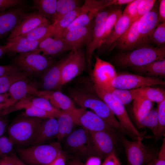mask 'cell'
<instances>
[{
    "label": "cell",
    "instance_id": "cell-23",
    "mask_svg": "<svg viewBox=\"0 0 165 165\" xmlns=\"http://www.w3.org/2000/svg\"><path fill=\"white\" fill-rule=\"evenodd\" d=\"M39 90L31 84L28 80H21L14 83L8 90L9 103L12 105L28 95L40 97Z\"/></svg>",
    "mask_w": 165,
    "mask_h": 165
},
{
    "label": "cell",
    "instance_id": "cell-48",
    "mask_svg": "<svg viewBox=\"0 0 165 165\" xmlns=\"http://www.w3.org/2000/svg\"><path fill=\"white\" fill-rule=\"evenodd\" d=\"M154 165H165V138H164Z\"/></svg>",
    "mask_w": 165,
    "mask_h": 165
},
{
    "label": "cell",
    "instance_id": "cell-5",
    "mask_svg": "<svg viewBox=\"0 0 165 165\" xmlns=\"http://www.w3.org/2000/svg\"><path fill=\"white\" fill-rule=\"evenodd\" d=\"M19 158L28 165H42L50 164L61 152L59 142L49 144H40L25 148L16 149Z\"/></svg>",
    "mask_w": 165,
    "mask_h": 165
},
{
    "label": "cell",
    "instance_id": "cell-35",
    "mask_svg": "<svg viewBox=\"0 0 165 165\" xmlns=\"http://www.w3.org/2000/svg\"><path fill=\"white\" fill-rule=\"evenodd\" d=\"M57 2V0H34L33 8L48 19L54 14Z\"/></svg>",
    "mask_w": 165,
    "mask_h": 165
},
{
    "label": "cell",
    "instance_id": "cell-38",
    "mask_svg": "<svg viewBox=\"0 0 165 165\" xmlns=\"http://www.w3.org/2000/svg\"><path fill=\"white\" fill-rule=\"evenodd\" d=\"M133 101V110L137 120L151 110L154 105L152 101L141 97H136Z\"/></svg>",
    "mask_w": 165,
    "mask_h": 165
},
{
    "label": "cell",
    "instance_id": "cell-44",
    "mask_svg": "<svg viewBox=\"0 0 165 165\" xmlns=\"http://www.w3.org/2000/svg\"><path fill=\"white\" fill-rule=\"evenodd\" d=\"M141 0H133L128 4L124 9L123 13L128 16L131 24L138 20L137 16L139 5Z\"/></svg>",
    "mask_w": 165,
    "mask_h": 165
},
{
    "label": "cell",
    "instance_id": "cell-14",
    "mask_svg": "<svg viewBox=\"0 0 165 165\" xmlns=\"http://www.w3.org/2000/svg\"><path fill=\"white\" fill-rule=\"evenodd\" d=\"M27 13L19 8L0 12V40L8 37Z\"/></svg>",
    "mask_w": 165,
    "mask_h": 165
},
{
    "label": "cell",
    "instance_id": "cell-50",
    "mask_svg": "<svg viewBox=\"0 0 165 165\" xmlns=\"http://www.w3.org/2000/svg\"><path fill=\"white\" fill-rule=\"evenodd\" d=\"M101 165H121L120 162L114 152L105 158Z\"/></svg>",
    "mask_w": 165,
    "mask_h": 165
},
{
    "label": "cell",
    "instance_id": "cell-60",
    "mask_svg": "<svg viewBox=\"0 0 165 165\" xmlns=\"http://www.w3.org/2000/svg\"><path fill=\"white\" fill-rule=\"evenodd\" d=\"M7 53V50L5 45H0V58Z\"/></svg>",
    "mask_w": 165,
    "mask_h": 165
},
{
    "label": "cell",
    "instance_id": "cell-2",
    "mask_svg": "<svg viewBox=\"0 0 165 165\" xmlns=\"http://www.w3.org/2000/svg\"><path fill=\"white\" fill-rule=\"evenodd\" d=\"M44 119L22 114L17 116L8 126V137L14 145H32Z\"/></svg>",
    "mask_w": 165,
    "mask_h": 165
},
{
    "label": "cell",
    "instance_id": "cell-20",
    "mask_svg": "<svg viewBox=\"0 0 165 165\" xmlns=\"http://www.w3.org/2000/svg\"><path fill=\"white\" fill-rule=\"evenodd\" d=\"M138 20L132 23L127 29L114 42L108 50L111 51L115 48L128 51L136 49L139 39Z\"/></svg>",
    "mask_w": 165,
    "mask_h": 165
},
{
    "label": "cell",
    "instance_id": "cell-7",
    "mask_svg": "<svg viewBox=\"0 0 165 165\" xmlns=\"http://www.w3.org/2000/svg\"><path fill=\"white\" fill-rule=\"evenodd\" d=\"M68 112L72 117L75 125L80 126L89 131L107 132L118 143L120 133L94 112L82 108H75Z\"/></svg>",
    "mask_w": 165,
    "mask_h": 165
},
{
    "label": "cell",
    "instance_id": "cell-56",
    "mask_svg": "<svg viewBox=\"0 0 165 165\" xmlns=\"http://www.w3.org/2000/svg\"><path fill=\"white\" fill-rule=\"evenodd\" d=\"M10 156L14 165H26L15 153L13 152Z\"/></svg>",
    "mask_w": 165,
    "mask_h": 165
},
{
    "label": "cell",
    "instance_id": "cell-13",
    "mask_svg": "<svg viewBox=\"0 0 165 165\" xmlns=\"http://www.w3.org/2000/svg\"><path fill=\"white\" fill-rule=\"evenodd\" d=\"M95 63L91 72V78L94 83L110 91L114 88L111 82L117 75L113 66L97 56H95Z\"/></svg>",
    "mask_w": 165,
    "mask_h": 165
},
{
    "label": "cell",
    "instance_id": "cell-61",
    "mask_svg": "<svg viewBox=\"0 0 165 165\" xmlns=\"http://www.w3.org/2000/svg\"><path fill=\"white\" fill-rule=\"evenodd\" d=\"M157 157L154 158L152 161L146 164V165H154L156 160Z\"/></svg>",
    "mask_w": 165,
    "mask_h": 165
},
{
    "label": "cell",
    "instance_id": "cell-24",
    "mask_svg": "<svg viewBox=\"0 0 165 165\" xmlns=\"http://www.w3.org/2000/svg\"><path fill=\"white\" fill-rule=\"evenodd\" d=\"M131 24L129 17L122 13L115 26L98 49L99 53L108 51L114 42L127 29Z\"/></svg>",
    "mask_w": 165,
    "mask_h": 165
},
{
    "label": "cell",
    "instance_id": "cell-32",
    "mask_svg": "<svg viewBox=\"0 0 165 165\" xmlns=\"http://www.w3.org/2000/svg\"><path fill=\"white\" fill-rule=\"evenodd\" d=\"M80 2L77 0H57L56 12L52 17L53 23L79 7Z\"/></svg>",
    "mask_w": 165,
    "mask_h": 165
},
{
    "label": "cell",
    "instance_id": "cell-42",
    "mask_svg": "<svg viewBox=\"0 0 165 165\" xmlns=\"http://www.w3.org/2000/svg\"><path fill=\"white\" fill-rule=\"evenodd\" d=\"M150 42L158 47L163 46L165 42V22L159 24L152 34Z\"/></svg>",
    "mask_w": 165,
    "mask_h": 165
},
{
    "label": "cell",
    "instance_id": "cell-49",
    "mask_svg": "<svg viewBox=\"0 0 165 165\" xmlns=\"http://www.w3.org/2000/svg\"><path fill=\"white\" fill-rule=\"evenodd\" d=\"M8 115L0 116V138L3 136L9 124Z\"/></svg>",
    "mask_w": 165,
    "mask_h": 165
},
{
    "label": "cell",
    "instance_id": "cell-37",
    "mask_svg": "<svg viewBox=\"0 0 165 165\" xmlns=\"http://www.w3.org/2000/svg\"><path fill=\"white\" fill-rule=\"evenodd\" d=\"M51 24L49 21H48L37 27L27 34L14 39L23 38L34 41L43 40L50 37Z\"/></svg>",
    "mask_w": 165,
    "mask_h": 165
},
{
    "label": "cell",
    "instance_id": "cell-52",
    "mask_svg": "<svg viewBox=\"0 0 165 165\" xmlns=\"http://www.w3.org/2000/svg\"><path fill=\"white\" fill-rule=\"evenodd\" d=\"M158 14L159 22H165V0L160 1Z\"/></svg>",
    "mask_w": 165,
    "mask_h": 165
},
{
    "label": "cell",
    "instance_id": "cell-47",
    "mask_svg": "<svg viewBox=\"0 0 165 165\" xmlns=\"http://www.w3.org/2000/svg\"><path fill=\"white\" fill-rule=\"evenodd\" d=\"M21 2L19 0H0V12L16 8Z\"/></svg>",
    "mask_w": 165,
    "mask_h": 165
},
{
    "label": "cell",
    "instance_id": "cell-33",
    "mask_svg": "<svg viewBox=\"0 0 165 165\" xmlns=\"http://www.w3.org/2000/svg\"><path fill=\"white\" fill-rule=\"evenodd\" d=\"M28 77L19 70L0 77V94L6 93L15 82L28 80Z\"/></svg>",
    "mask_w": 165,
    "mask_h": 165
},
{
    "label": "cell",
    "instance_id": "cell-28",
    "mask_svg": "<svg viewBox=\"0 0 165 165\" xmlns=\"http://www.w3.org/2000/svg\"><path fill=\"white\" fill-rule=\"evenodd\" d=\"M43 40L34 41L20 38L8 40L5 45L7 53L12 55L18 54L36 50L39 43Z\"/></svg>",
    "mask_w": 165,
    "mask_h": 165
},
{
    "label": "cell",
    "instance_id": "cell-9",
    "mask_svg": "<svg viewBox=\"0 0 165 165\" xmlns=\"http://www.w3.org/2000/svg\"><path fill=\"white\" fill-rule=\"evenodd\" d=\"M65 57L61 71L60 88L81 74L86 68L87 62L81 49L74 50Z\"/></svg>",
    "mask_w": 165,
    "mask_h": 165
},
{
    "label": "cell",
    "instance_id": "cell-21",
    "mask_svg": "<svg viewBox=\"0 0 165 165\" xmlns=\"http://www.w3.org/2000/svg\"><path fill=\"white\" fill-rule=\"evenodd\" d=\"M65 58L56 62L42 75L43 90L61 91V71Z\"/></svg>",
    "mask_w": 165,
    "mask_h": 165
},
{
    "label": "cell",
    "instance_id": "cell-4",
    "mask_svg": "<svg viewBox=\"0 0 165 165\" xmlns=\"http://www.w3.org/2000/svg\"><path fill=\"white\" fill-rule=\"evenodd\" d=\"M93 91L108 106L116 116L123 128L130 134L134 140H142L150 137L145 135L135 127L126 110L124 105L115 99L110 92L99 85L94 83Z\"/></svg>",
    "mask_w": 165,
    "mask_h": 165
},
{
    "label": "cell",
    "instance_id": "cell-41",
    "mask_svg": "<svg viewBox=\"0 0 165 165\" xmlns=\"http://www.w3.org/2000/svg\"><path fill=\"white\" fill-rule=\"evenodd\" d=\"M112 96L124 105L130 103L134 99L131 90L114 88L110 92Z\"/></svg>",
    "mask_w": 165,
    "mask_h": 165
},
{
    "label": "cell",
    "instance_id": "cell-17",
    "mask_svg": "<svg viewBox=\"0 0 165 165\" xmlns=\"http://www.w3.org/2000/svg\"><path fill=\"white\" fill-rule=\"evenodd\" d=\"M93 25V21L88 25L71 29L62 38L71 46L72 50L81 49L83 46H86L91 40Z\"/></svg>",
    "mask_w": 165,
    "mask_h": 165
},
{
    "label": "cell",
    "instance_id": "cell-55",
    "mask_svg": "<svg viewBox=\"0 0 165 165\" xmlns=\"http://www.w3.org/2000/svg\"><path fill=\"white\" fill-rule=\"evenodd\" d=\"M0 165H14L10 154L0 158Z\"/></svg>",
    "mask_w": 165,
    "mask_h": 165
},
{
    "label": "cell",
    "instance_id": "cell-34",
    "mask_svg": "<svg viewBox=\"0 0 165 165\" xmlns=\"http://www.w3.org/2000/svg\"><path fill=\"white\" fill-rule=\"evenodd\" d=\"M102 10L97 9L82 13L78 16L64 31L61 37L68 31L73 28L86 26L91 23L94 18Z\"/></svg>",
    "mask_w": 165,
    "mask_h": 165
},
{
    "label": "cell",
    "instance_id": "cell-1",
    "mask_svg": "<svg viewBox=\"0 0 165 165\" xmlns=\"http://www.w3.org/2000/svg\"><path fill=\"white\" fill-rule=\"evenodd\" d=\"M69 91L74 101L81 108L91 109L93 112L120 134L131 137L121 126L107 105L94 91V92H89L70 88Z\"/></svg>",
    "mask_w": 165,
    "mask_h": 165
},
{
    "label": "cell",
    "instance_id": "cell-43",
    "mask_svg": "<svg viewBox=\"0 0 165 165\" xmlns=\"http://www.w3.org/2000/svg\"><path fill=\"white\" fill-rule=\"evenodd\" d=\"M24 109V111L22 114L24 116L43 119L53 117L56 118L54 114L36 107H30Z\"/></svg>",
    "mask_w": 165,
    "mask_h": 165
},
{
    "label": "cell",
    "instance_id": "cell-26",
    "mask_svg": "<svg viewBox=\"0 0 165 165\" xmlns=\"http://www.w3.org/2000/svg\"><path fill=\"white\" fill-rule=\"evenodd\" d=\"M86 12H88L83 6H79L63 16L57 21L51 24L50 37L55 38H61L63 32L74 20L79 15Z\"/></svg>",
    "mask_w": 165,
    "mask_h": 165
},
{
    "label": "cell",
    "instance_id": "cell-22",
    "mask_svg": "<svg viewBox=\"0 0 165 165\" xmlns=\"http://www.w3.org/2000/svg\"><path fill=\"white\" fill-rule=\"evenodd\" d=\"M40 97L48 100L54 107L64 111L70 112L76 107L72 100L61 91L39 90Z\"/></svg>",
    "mask_w": 165,
    "mask_h": 165
},
{
    "label": "cell",
    "instance_id": "cell-30",
    "mask_svg": "<svg viewBox=\"0 0 165 165\" xmlns=\"http://www.w3.org/2000/svg\"><path fill=\"white\" fill-rule=\"evenodd\" d=\"M131 90L134 98L141 97L158 104L165 99V91L160 88L144 86Z\"/></svg>",
    "mask_w": 165,
    "mask_h": 165
},
{
    "label": "cell",
    "instance_id": "cell-39",
    "mask_svg": "<svg viewBox=\"0 0 165 165\" xmlns=\"http://www.w3.org/2000/svg\"><path fill=\"white\" fill-rule=\"evenodd\" d=\"M122 13L123 12L120 9L114 8L109 14L105 22L104 33L102 43L114 28L118 20L122 16Z\"/></svg>",
    "mask_w": 165,
    "mask_h": 165
},
{
    "label": "cell",
    "instance_id": "cell-58",
    "mask_svg": "<svg viewBox=\"0 0 165 165\" xmlns=\"http://www.w3.org/2000/svg\"><path fill=\"white\" fill-rule=\"evenodd\" d=\"M9 103V96L7 92L0 94V103Z\"/></svg>",
    "mask_w": 165,
    "mask_h": 165
},
{
    "label": "cell",
    "instance_id": "cell-15",
    "mask_svg": "<svg viewBox=\"0 0 165 165\" xmlns=\"http://www.w3.org/2000/svg\"><path fill=\"white\" fill-rule=\"evenodd\" d=\"M30 107H36L50 112L57 117L62 111L54 107L46 99L42 97L28 95L21 98L9 108L11 113Z\"/></svg>",
    "mask_w": 165,
    "mask_h": 165
},
{
    "label": "cell",
    "instance_id": "cell-8",
    "mask_svg": "<svg viewBox=\"0 0 165 165\" xmlns=\"http://www.w3.org/2000/svg\"><path fill=\"white\" fill-rule=\"evenodd\" d=\"M120 141L124 148L127 165H145L157 157L158 152L156 147L145 145L142 140H129L122 134Z\"/></svg>",
    "mask_w": 165,
    "mask_h": 165
},
{
    "label": "cell",
    "instance_id": "cell-12",
    "mask_svg": "<svg viewBox=\"0 0 165 165\" xmlns=\"http://www.w3.org/2000/svg\"><path fill=\"white\" fill-rule=\"evenodd\" d=\"M159 22L157 6L138 20L139 39L136 48L149 45L152 34Z\"/></svg>",
    "mask_w": 165,
    "mask_h": 165
},
{
    "label": "cell",
    "instance_id": "cell-40",
    "mask_svg": "<svg viewBox=\"0 0 165 165\" xmlns=\"http://www.w3.org/2000/svg\"><path fill=\"white\" fill-rule=\"evenodd\" d=\"M158 124L155 139L156 141L163 136L165 133V99L158 104Z\"/></svg>",
    "mask_w": 165,
    "mask_h": 165
},
{
    "label": "cell",
    "instance_id": "cell-27",
    "mask_svg": "<svg viewBox=\"0 0 165 165\" xmlns=\"http://www.w3.org/2000/svg\"><path fill=\"white\" fill-rule=\"evenodd\" d=\"M58 133L57 119L55 117L44 119L32 146L42 144L56 137Z\"/></svg>",
    "mask_w": 165,
    "mask_h": 165
},
{
    "label": "cell",
    "instance_id": "cell-25",
    "mask_svg": "<svg viewBox=\"0 0 165 165\" xmlns=\"http://www.w3.org/2000/svg\"><path fill=\"white\" fill-rule=\"evenodd\" d=\"M89 135L88 131L83 127L72 131L65 137L67 147L72 152H85L89 142Z\"/></svg>",
    "mask_w": 165,
    "mask_h": 165
},
{
    "label": "cell",
    "instance_id": "cell-54",
    "mask_svg": "<svg viewBox=\"0 0 165 165\" xmlns=\"http://www.w3.org/2000/svg\"><path fill=\"white\" fill-rule=\"evenodd\" d=\"M84 165H101V158L97 156H91L88 158Z\"/></svg>",
    "mask_w": 165,
    "mask_h": 165
},
{
    "label": "cell",
    "instance_id": "cell-51",
    "mask_svg": "<svg viewBox=\"0 0 165 165\" xmlns=\"http://www.w3.org/2000/svg\"><path fill=\"white\" fill-rule=\"evenodd\" d=\"M18 70H19L12 64L0 65V77Z\"/></svg>",
    "mask_w": 165,
    "mask_h": 165
},
{
    "label": "cell",
    "instance_id": "cell-19",
    "mask_svg": "<svg viewBox=\"0 0 165 165\" xmlns=\"http://www.w3.org/2000/svg\"><path fill=\"white\" fill-rule=\"evenodd\" d=\"M72 50L71 46L63 38L50 37L40 42L35 51L42 52L45 56L52 57Z\"/></svg>",
    "mask_w": 165,
    "mask_h": 165
},
{
    "label": "cell",
    "instance_id": "cell-6",
    "mask_svg": "<svg viewBox=\"0 0 165 165\" xmlns=\"http://www.w3.org/2000/svg\"><path fill=\"white\" fill-rule=\"evenodd\" d=\"M55 62L52 57L35 51L18 54L12 59V64L28 77L43 75Z\"/></svg>",
    "mask_w": 165,
    "mask_h": 165
},
{
    "label": "cell",
    "instance_id": "cell-59",
    "mask_svg": "<svg viewBox=\"0 0 165 165\" xmlns=\"http://www.w3.org/2000/svg\"><path fill=\"white\" fill-rule=\"evenodd\" d=\"M10 106L11 105L9 103H0V116H2L4 111Z\"/></svg>",
    "mask_w": 165,
    "mask_h": 165
},
{
    "label": "cell",
    "instance_id": "cell-11",
    "mask_svg": "<svg viewBox=\"0 0 165 165\" xmlns=\"http://www.w3.org/2000/svg\"><path fill=\"white\" fill-rule=\"evenodd\" d=\"M114 7H109L108 9L100 12L94 18L92 39L86 46L85 57L89 68H91V58L95 50L98 49L103 41L105 21Z\"/></svg>",
    "mask_w": 165,
    "mask_h": 165
},
{
    "label": "cell",
    "instance_id": "cell-46",
    "mask_svg": "<svg viewBox=\"0 0 165 165\" xmlns=\"http://www.w3.org/2000/svg\"><path fill=\"white\" fill-rule=\"evenodd\" d=\"M155 0H141L138 7L137 18L138 20L144 15L150 11L154 6Z\"/></svg>",
    "mask_w": 165,
    "mask_h": 165
},
{
    "label": "cell",
    "instance_id": "cell-18",
    "mask_svg": "<svg viewBox=\"0 0 165 165\" xmlns=\"http://www.w3.org/2000/svg\"><path fill=\"white\" fill-rule=\"evenodd\" d=\"M48 21V19L38 11L28 13L9 36L8 40L22 36Z\"/></svg>",
    "mask_w": 165,
    "mask_h": 165
},
{
    "label": "cell",
    "instance_id": "cell-29",
    "mask_svg": "<svg viewBox=\"0 0 165 165\" xmlns=\"http://www.w3.org/2000/svg\"><path fill=\"white\" fill-rule=\"evenodd\" d=\"M133 70L145 76L156 77L165 75V59L132 67Z\"/></svg>",
    "mask_w": 165,
    "mask_h": 165
},
{
    "label": "cell",
    "instance_id": "cell-10",
    "mask_svg": "<svg viewBox=\"0 0 165 165\" xmlns=\"http://www.w3.org/2000/svg\"><path fill=\"white\" fill-rule=\"evenodd\" d=\"M165 84V81L159 78L124 73L117 74L112 81L111 85L115 88L131 90Z\"/></svg>",
    "mask_w": 165,
    "mask_h": 165
},
{
    "label": "cell",
    "instance_id": "cell-45",
    "mask_svg": "<svg viewBox=\"0 0 165 165\" xmlns=\"http://www.w3.org/2000/svg\"><path fill=\"white\" fill-rule=\"evenodd\" d=\"M14 145L9 137L3 136L0 138V158L9 155L13 152Z\"/></svg>",
    "mask_w": 165,
    "mask_h": 165
},
{
    "label": "cell",
    "instance_id": "cell-3",
    "mask_svg": "<svg viewBox=\"0 0 165 165\" xmlns=\"http://www.w3.org/2000/svg\"><path fill=\"white\" fill-rule=\"evenodd\" d=\"M165 46L154 47L149 45L119 53L115 58L119 67L126 68L142 66L165 59Z\"/></svg>",
    "mask_w": 165,
    "mask_h": 165
},
{
    "label": "cell",
    "instance_id": "cell-57",
    "mask_svg": "<svg viewBox=\"0 0 165 165\" xmlns=\"http://www.w3.org/2000/svg\"><path fill=\"white\" fill-rule=\"evenodd\" d=\"M133 0H111L112 6L128 4Z\"/></svg>",
    "mask_w": 165,
    "mask_h": 165
},
{
    "label": "cell",
    "instance_id": "cell-53",
    "mask_svg": "<svg viewBox=\"0 0 165 165\" xmlns=\"http://www.w3.org/2000/svg\"><path fill=\"white\" fill-rule=\"evenodd\" d=\"M50 164V165H65V158L63 152L61 153Z\"/></svg>",
    "mask_w": 165,
    "mask_h": 165
},
{
    "label": "cell",
    "instance_id": "cell-31",
    "mask_svg": "<svg viewBox=\"0 0 165 165\" xmlns=\"http://www.w3.org/2000/svg\"><path fill=\"white\" fill-rule=\"evenodd\" d=\"M56 118L58 127V133L57 137L60 141L72 131L73 126L75 124L72 117L68 112L62 111Z\"/></svg>",
    "mask_w": 165,
    "mask_h": 165
},
{
    "label": "cell",
    "instance_id": "cell-16",
    "mask_svg": "<svg viewBox=\"0 0 165 165\" xmlns=\"http://www.w3.org/2000/svg\"><path fill=\"white\" fill-rule=\"evenodd\" d=\"M88 132L97 156L105 158L115 152L114 146L117 143L109 134L104 131Z\"/></svg>",
    "mask_w": 165,
    "mask_h": 165
},
{
    "label": "cell",
    "instance_id": "cell-62",
    "mask_svg": "<svg viewBox=\"0 0 165 165\" xmlns=\"http://www.w3.org/2000/svg\"><path fill=\"white\" fill-rule=\"evenodd\" d=\"M50 165L49 164H45V165Z\"/></svg>",
    "mask_w": 165,
    "mask_h": 165
},
{
    "label": "cell",
    "instance_id": "cell-36",
    "mask_svg": "<svg viewBox=\"0 0 165 165\" xmlns=\"http://www.w3.org/2000/svg\"><path fill=\"white\" fill-rule=\"evenodd\" d=\"M137 121L139 127L148 128L151 130L154 136L158 124L157 109H152Z\"/></svg>",
    "mask_w": 165,
    "mask_h": 165
}]
</instances>
